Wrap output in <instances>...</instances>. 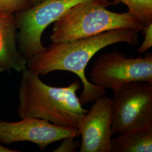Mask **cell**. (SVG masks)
<instances>
[{
  "label": "cell",
  "mask_w": 152,
  "mask_h": 152,
  "mask_svg": "<svg viewBox=\"0 0 152 152\" xmlns=\"http://www.w3.org/2000/svg\"><path fill=\"white\" fill-rule=\"evenodd\" d=\"M82 118L78 130L81 135L80 152H110L112 99L105 95L98 98Z\"/></svg>",
  "instance_id": "cell-8"
},
{
  "label": "cell",
  "mask_w": 152,
  "mask_h": 152,
  "mask_svg": "<svg viewBox=\"0 0 152 152\" xmlns=\"http://www.w3.org/2000/svg\"><path fill=\"white\" fill-rule=\"evenodd\" d=\"M22 73L18 108L22 119L39 118L78 129L81 120L88 112L76 95L81 87L80 82H73L66 87H54L45 83L38 73L28 68Z\"/></svg>",
  "instance_id": "cell-2"
},
{
  "label": "cell",
  "mask_w": 152,
  "mask_h": 152,
  "mask_svg": "<svg viewBox=\"0 0 152 152\" xmlns=\"http://www.w3.org/2000/svg\"><path fill=\"white\" fill-rule=\"evenodd\" d=\"M142 31L144 34V39L141 46L137 50L140 53L145 52L152 46V23L144 27Z\"/></svg>",
  "instance_id": "cell-14"
},
{
  "label": "cell",
  "mask_w": 152,
  "mask_h": 152,
  "mask_svg": "<svg viewBox=\"0 0 152 152\" xmlns=\"http://www.w3.org/2000/svg\"><path fill=\"white\" fill-rule=\"evenodd\" d=\"M86 1L88 0H44L14 14L19 30V50L27 61L46 50L41 39L45 29L72 7Z\"/></svg>",
  "instance_id": "cell-4"
},
{
  "label": "cell",
  "mask_w": 152,
  "mask_h": 152,
  "mask_svg": "<svg viewBox=\"0 0 152 152\" xmlns=\"http://www.w3.org/2000/svg\"><path fill=\"white\" fill-rule=\"evenodd\" d=\"M128 7L130 12L141 22L144 27L152 23V0H114Z\"/></svg>",
  "instance_id": "cell-11"
},
{
  "label": "cell",
  "mask_w": 152,
  "mask_h": 152,
  "mask_svg": "<svg viewBox=\"0 0 152 152\" xmlns=\"http://www.w3.org/2000/svg\"><path fill=\"white\" fill-rule=\"evenodd\" d=\"M77 129L66 128L39 118H23L18 122L0 120V142L10 144L29 141L38 145L42 151L49 145L65 137H78Z\"/></svg>",
  "instance_id": "cell-7"
},
{
  "label": "cell",
  "mask_w": 152,
  "mask_h": 152,
  "mask_svg": "<svg viewBox=\"0 0 152 152\" xmlns=\"http://www.w3.org/2000/svg\"><path fill=\"white\" fill-rule=\"evenodd\" d=\"M17 27L14 14H0V72L26 70L27 61L16 45Z\"/></svg>",
  "instance_id": "cell-9"
},
{
  "label": "cell",
  "mask_w": 152,
  "mask_h": 152,
  "mask_svg": "<svg viewBox=\"0 0 152 152\" xmlns=\"http://www.w3.org/2000/svg\"><path fill=\"white\" fill-rule=\"evenodd\" d=\"M32 6L29 0H0V14H15Z\"/></svg>",
  "instance_id": "cell-12"
},
{
  "label": "cell",
  "mask_w": 152,
  "mask_h": 152,
  "mask_svg": "<svg viewBox=\"0 0 152 152\" xmlns=\"http://www.w3.org/2000/svg\"><path fill=\"white\" fill-rule=\"evenodd\" d=\"M75 137H68L62 139L60 145L55 149L54 152H76L80 143L75 140Z\"/></svg>",
  "instance_id": "cell-13"
},
{
  "label": "cell",
  "mask_w": 152,
  "mask_h": 152,
  "mask_svg": "<svg viewBox=\"0 0 152 152\" xmlns=\"http://www.w3.org/2000/svg\"><path fill=\"white\" fill-rule=\"evenodd\" d=\"M29 1L31 2V4H32V5L34 6L41 2L42 1H43L44 0H29Z\"/></svg>",
  "instance_id": "cell-16"
},
{
  "label": "cell",
  "mask_w": 152,
  "mask_h": 152,
  "mask_svg": "<svg viewBox=\"0 0 152 152\" xmlns=\"http://www.w3.org/2000/svg\"><path fill=\"white\" fill-rule=\"evenodd\" d=\"M113 92L111 124L113 134L152 124V82H131Z\"/></svg>",
  "instance_id": "cell-5"
},
{
  "label": "cell",
  "mask_w": 152,
  "mask_h": 152,
  "mask_svg": "<svg viewBox=\"0 0 152 152\" xmlns=\"http://www.w3.org/2000/svg\"><path fill=\"white\" fill-rule=\"evenodd\" d=\"M19 151H15L13 149H11L10 148H8L7 147H4L3 145H1L0 144V152H18Z\"/></svg>",
  "instance_id": "cell-15"
},
{
  "label": "cell",
  "mask_w": 152,
  "mask_h": 152,
  "mask_svg": "<svg viewBox=\"0 0 152 152\" xmlns=\"http://www.w3.org/2000/svg\"><path fill=\"white\" fill-rule=\"evenodd\" d=\"M113 4L109 0H88L72 7L55 22L51 41L68 42L121 28L142 31L144 26L129 11L117 13L106 9Z\"/></svg>",
  "instance_id": "cell-3"
},
{
  "label": "cell",
  "mask_w": 152,
  "mask_h": 152,
  "mask_svg": "<svg viewBox=\"0 0 152 152\" xmlns=\"http://www.w3.org/2000/svg\"><path fill=\"white\" fill-rule=\"evenodd\" d=\"M111 140L110 152H152V124L120 134Z\"/></svg>",
  "instance_id": "cell-10"
},
{
  "label": "cell",
  "mask_w": 152,
  "mask_h": 152,
  "mask_svg": "<svg viewBox=\"0 0 152 152\" xmlns=\"http://www.w3.org/2000/svg\"><path fill=\"white\" fill-rule=\"evenodd\" d=\"M90 77L93 84L113 92L131 82L152 83V54L136 58L117 51L103 54L94 62Z\"/></svg>",
  "instance_id": "cell-6"
},
{
  "label": "cell",
  "mask_w": 152,
  "mask_h": 152,
  "mask_svg": "<svg viewBox=\"0 0 152 152\" xmlns=\"http://www.w3.org/2000/svg\"><path fill=\"white\" fill-rule=\"evenodd\" d=\"M139 31L130 28L117 29L76 40L53 43L42 53L27 60L28 69L44 76L55 71H69L79 77L83 90L79 98L82 105L94 102L105 95L106 89L87 80L85 69L98 51L109 46L125 42L132 46L139 43Z\"/></svg>",
  "instance_id": "cell-1"
}]
</instances>
